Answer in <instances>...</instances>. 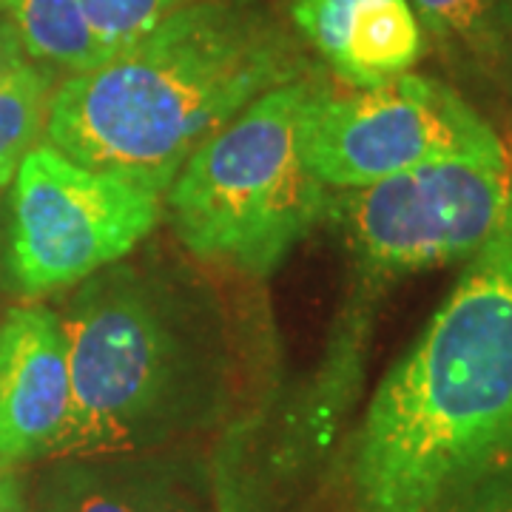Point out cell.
<instances>
[{"label": "cell", "mask_w": 512, "mask_h": 512, "mask_svg": "<svg viewBox=\"0 0 512 512\" xmlns=\"http://www.w3.org/2000/svg\"><path fill=\"white\" fill-rule=\"evenodd\" d=\"M436 512H470L467 510V498H458V501H450V504H444Z\"/></svg>", "instance_id": "20"}, {"label": "cell", "mask_w": 512, "mask_h": 512, "mask_svg": "<svg viewBox=\"0 0 512 512\" xmlns=\"http://www.w3.org/2000/svg\"><path fill=\"white\" fill-rule=\"evenodd\" d=\"M464 498L470 512H512V470L478 484Z\"/></svg>", "instance_id": "17"}, {"label": "cell", "mask_w": 512, "mask_h": 512, "mask_svg": "<svg viewBox=\"0 0 512 512\" xmlns=\"http://www.w3.org/2000/svg\"><path fill=\"white\" fill-rule=\"evenodd\" d=\"M416 12L421 29L439 40L441 46L476 57L481 63L493 60L501 46L498 0H407Z\"/></svg>", "instance_id": "14"}, {"label": "cell", "mask_w": 512, "mask_h": 512, "mask_svg": "<svg viewBox=\"0 0 512 512\" xmlns=\"http://www.w3.org/2000/svg\"><path fill=\"white\" fill-rule=\"evenodd\" d=\"M55 89V69L35 60L0 83V188L15 183L20 163L40 143Z\"/></svg>", "instance_id": "13"}, {"label": "cell", "mask_w": 512, "mask_h": 512, "mask_svg": "<svg viewBox=\"0 0 512 512\" xmlns=\"http://www.w3.org/2000/svg\"><path fill=\"white\" fill-rule=\"evenodd\" d=\"M60 322L72 404L55 461L157 453L220 419L234 396V328L183 268L120 259L80 282Z\"/></svg>", "instance_id": "3"}, {"label": "cell", "mask_w": 512, "mask_h": 512, "mask_svg": "<svg viewBox=\"0 0 512 512\" xmlns=\"http://www.w3.org/2000/svg\"><path fill=\"white\" fill-rule=\"evenodd\" d=\"M302 148L313 174L333 191L439 160H507L493 126L453 86L410 72L353 94L322 83Z\"/></svg>", "instance_id": "7"}, {"label": "cell", "mask_w": 512, "mask_h": 512, "mask_svg": "<svg viewBox=\"0 0 512 512\" xmlns=\"http://www.w3.org/2000/svg\"><path fill=\"white\" fill-rule=\"evenodd\" d=\"M365 339L367 322L350 316L311 379L231 430L214 481L222 510L256 512L276 504L285 487L328 453L362 382Z\"/></svg>", "instance_id": "8"}, {"label": "cell", "mask_w": 512, "mask_h": 512, "mask_svg": "<svg viewBox=\"0 0 512 512\" xmlns=\"http://www.w3.org/2000/svg\"><path fill=\"white\" fill-rule=\"evenodd\" d=\"M72 404L69 348L60 316L20 308L0 325V461L52 458Z\"/></svg>", "instance_id": "9"}, {"label": "cell", "mask_w": 512, "mask_h": 512, "mask_svg": "<svg viewBox=\"0 0 512 512\" xmlns=\"http://www.w3.org/2000/svg\"><path fill=\"white\" fill-rule=\"evenodd\" d=\"M0 251H3V222H0Z\"/></svg>", "instance_id": "21"}, {"label": "cell", "mask_w": 512, "mask_h": 512, "mask_svg": "<svg viewBox=\"0 0 512 512\" xmlns=\"http://www.w3.org/2000/svg\"><path fill=\"white\" fill-rule=\"evenodd\" d=\"M424 52V29L407 0H367L350 15L330 72L353 89H370L410 72Z\"/></svg>", "instance_id": "11"}, {"label": "cell", "mask_w": 512, "mask_h": 512, "mask_svg": "<svg viewBox=\"0 0 512 512\" xmlns=\"http://www.w3.org/2000/svg\"><path fill=\"white\" fill-rule=\"evenodd\" d=\"M311 74L256 97L183 165L163 208L191 254L265 279L328 217L330 188L305 160Z\"/></svg>", "instance_id": "4"}, {"label": "cell", "mask_w": 512, "mask_h": 512, "mask_svg": "<svg viewBox=\"0 0 512 512\" xmlns=\"http://www.w3.org/2000/svg\"><path fill=\"white\" fill-rule=\"evenodd\" d=\"M3 3H6V0H0V6H3Z\"/></svg>", "instance_id": "22"}, {"label": "cell", "mask_w": 512, "mask_h": 512, "mask_svg": "<svg viewBox=\"0 0 512 512\" xmlns=\"http://www.w3.org/2000/svg\"><path fill=\"white\" fill-rule=\"evenodd\" d=\"M23 63H29V57L23 52L18 29H15L12 18L6 15V9L0 6V83L18 72Z\"/></svg>", "instance_id": "18"}, {"label": "cell", "mask_w": 512, "mask_h": 512, "mask_svg": "<svg viewBox=\"0 0 512 512\" xmlns=\"http://www.w3.org/2000/svg\"><path fill=\"white\" fill-rule=\"evenodd\" d=\"M29 60L69 74L92 72L111 55L94 37L80 0H6Z\"/></svg>", "instance_id": "12"}, {"label": "cell", "mask_w": 512, "mask_h": 512, "mask_svg": "<svg viewBox=\"0 0 512 512\" xmlns=\"http://www.w3.org/2000/svg\"><path fill=\"white\" fill-rule=\"evenodd\" d=\"M163 194L37 143L12 188L6 268L26 299L80 285L126 259L163 220Z\"/></svg>", "instance_id": "6"}, {"label": "cell", "mask_w": 512, "mask_h": 512, "mask_svg": "<svg viewBox=\"0 0 512 512\" xmlns=\"http://www.w3.org/2000/svg\"><path fill=\"white\" fill-rule=\"evenodd\" d=\"M365 3L367 0H293V26L330 66L342 46L350 15Z\"/></svg>", "instance_id": "16"}, {"label": "cell", "mask_w": 512, "mask_h": 512, "mask_svg": "<svg viewBox=\"0 0 512 512\" xmlns=\"http://www.w3.org/2000/svg\"><path fill=\"white\" fill-rule=\"evenodd\" d=\"M0 512H32L23 498L20 481L12 473V464L3 461H0Z\"/></svg>", "instance_id": "19"}, {"label": "cell", "mask_w": 512, "mask_h": 512, "mask_svg": "<svg viewBox=\"0 0 512 512\" xmlns=\"http://www.w3.org/2000/svg\"><path fill=\"white\" fill-rule=\"evenodd\" d=\"M308 74L262 0H197L52 94L46 143L74 163L165 194L256 97Z\"/></svg>", "instance_id": "2"}, {"label": "cell", "mask_w": 512, "mask_h": 512, "mask_svg": "<svg viewBox=\"0 0 512 512\" xmlns=\"http://www.w3.org/2000/svg\"><path fill=\"white\" fill-rule=\"evenodd\" d=\"M40 501L43 512H202L188 467L157 453L60 458Z\"/></svg>", "instance_id": "10"}, {"label": "cell", "mask_w": 512, "mask_h": 512, "mask_svg": "<svg viewBox=\"0 0 512 512\" xmlns=\"http://www.w3.org/2000/svg\"><path fill=\"white\" fill-rule=\"evenodd\" d=\"M80 3L94 37L114 57L197 0H80Z\"/></svg>", "instance_id": "15"}, {"label": "cell", "mask_w": 512, "mask_h": 512, "mask_svg": "<svg viewBox=\"0 0 512 512\" xmlns=\"http://www.w3.org/2000/svg\"><path fill=\"white\" fill-rule=\"evenodd\" d=\"M512 211L510 160H439L365 188H330L328 217L367 282L464 262Z\"/></svg>", "instance_id": "5"}, {"label": "cell", "mask_w": 512, "mask_h": 512, "mask_svg": "<svg viewBox=\"0 0 512 512\" xmlns=\"http://www.w3.org/2000/svg\"><path fill=\"white\" fill-rule=\"evenodd\" d=\"M512 470V211L384 373L350 444L353 512H436Z\"/></svg>", "instance_id": "1"}]
</instances>
